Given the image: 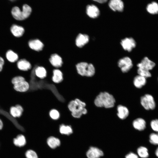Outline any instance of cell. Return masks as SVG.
I'll return each instance as SVG.
<instances>
[{
    "label": "cell",
    "instance_id": "1",
    "mask_svg": "<svg viewBox=\"0 0 158 158\" xmlns=\"http://www.w3.org/2000/svg\"><path fill=\"white\" fill-rule=\"evenodd\" d=\"M86 106V104L84 102L76 98L69 102L68 107L73 117L79 118L83 115H85L87 113Z\"/></svg>",
    "mask_w": 158,
    "mask_h": 158
},
{
    "label": "cell",
    "instance_id": "2",
    "mask_svg": "<svg viewBox=\"0 0 158 158\" xmlns=\"http://www.w3.org/2000/svg\"><path fill=\"white\" fill-rule=\"evenodd\" d=\"M95 104L98 107L110 108L113 107L115 100L113 96L107 92H100L95 98Z\"/></svg>",
    "mask_w": 158,
    "mask_h": 158
},
{
    "label": "cell",
    "instance_id": "3",
    "mask_svg": "<svg viewBox=\"0 0 158 158\" xmlns=\"http://www.w3.org/2000/svg\"><path fill=\"white\" fill-rule=\"evenodd\" d=\"M78 74L81 76L91 77L95 72V69L94 65L91 63L82 62L78 63L76 65Z\"/></svg>",
    "mask_w": 158,
    "mask_h": 158
},
{
    "label": "cell",
    "instance_id": "4",
    "mask_svg": "<svg viewBox=\"0 0 158 158\" xmlns=\"http://www.w3.org/2000/svg\"><path fill=\"white\" fill-rule=\"evenodd\" d=\"M31 12V7L28 5L25 4L23 6L22 11L18 7H14L12 9L11 13L12 16L15 19L22 20L28 18Z\"/></svg>",
    "mask_w": 158,
    "mask_h": 158
},
{
    "label": "cell",
    "instance_id": "5",
    "mask_svg": "<svg viewBox=\"0 0 158 158\" xmlns=\"http://www.w3.org/2000/svg\"><path fill=\"white\" fill-rule=\"evenodd\" d=\"M117 65L123 73L128 72L133 66L131 59L127 56H124L120 59L118 61Z\"/></svg>",
    "mask_w": 158,
    "mask_h": 158
},
{
    "label": "cell",
    "instance_id": "6",
    "mask_svg": "<svg viewBox=\"0 0 158 158\" xmlns=\"http://www.w3.org/2000/svg\"><path fill=\"white\" fill-rule=\"evenodd\" d=\"M140 103L142 106L147 110L154 109L156 106L154 99L152 95L146 94L140 98Z\"/></svg>",
    "mask_w": 158,
    "mask_h": 158
},
{
    "label": "cell",
    "instance_id": "7",
    "mask_svg": "<svg viewBox=\"0 0 158 158\" xmlns=\"http://www.w3.org/2000/svg\"><path fill=\"white\" fill-rule=\"evenodd\" d=\"M120 44L123 49L128 52H131L136 44L135 40L132 37H126L122 39Z\"/></svg>",
    "mask_w": 158,
    "mask_h": 158
},
{
    "label": "cell",
    "instance_id": "8",
    "mask_svg": "<svg viewBox=\"0 0 158 158\" xmlns=\"http://www.w3.org/2000/svg\"><path fill=\"white\" fill-rule=\"evenodd\" d=\"M155 64L154 62L150 60L147 57H145L137 65L138 68H140L150 71L155 66Z\"/></svg>",
    "mask_w": 158,
    "mask_h": 158
},
{
    "label": "cell",
    "instance_id": "9",
    "mask_svg": "<svg viewBox=\"0 0 158 158\" xmlns=\"http://www.w3.org/2000/svg\"><path fill=\"white\" fill-rule=\"evenodd\" d=\"M103 154L102 150L94 147H91L86 153V156L88 158H99Z\"/></svg>",
    "mask_w": 158,
    "mask_h": 158
},
{
    "label": "cell",
    "instance_id": "10",
    "mask_svg": "<svg viewBox=\"0 0 158 158\" xmlns=\"http://www.w3.org/2000/svg\"><path fill=\"white\" fill-rule=\"evenodd\" d=\"M89 37L87 35L80 33L76 38L75 44L78 47H82L89 42Z\"/></svg>",
    "mask_w": 158,
    "mask_h": 158
},
{
    "label": "cell",
    "instance_id": "11",
    "mask_svg": "<svg viewBox=\"0 0 158 158\" xmlns=\"http://www.w3.org/2000/svg\"><path fill=\"white\" fill-rule=\"evenodd\" d=\"M109 6L114 11L122 12L123 11L124 4L121 0H110Z\"/></svg>",
    "mask_w": 158,
    "mask_h": 158
},
{
    "label": "cell",
    "instance_id": "12",
    "mask_svg": "<svg viewBox=\"0 0 158 158\" xmlns=\"http://www.w3.org/2000/svg\"><path fill=\"white\" fill-rule=\"evenodd\" d=\"M86 13L90 17L95 18L98 17L100 12L98 8L96 6L90 5L87 6Z\"/></svg>",
    "mask_w": 158,
    "mask_h": 158
},
{
    "label": "cell",
    "instance_id": "13",
    "mask_svg": "<svg viewBox=\"0 0 158 158\" xmlns=\"http://www.w3.org/2000/svg\"><path fill=\"white\" fill-rule=\"evenodd\" d=\"M13 87L15 90L21 92H26L30 88L29 83L25 80L14 85Z\"/></svg>",
    "mask_w": 158,
    "mask_h": 158
},
{
    "label": "cell",
    "instance_id": "14",
    "mask_svg": "<svg viewBox=\"0 0 158 158\" xmlns=\"http://www.w3.org/2000/svg\"><path fill=\"white\" fill-rule=\"evenodd\" d=\"M17 66L18 69L23 71H28L32 67L30 63L25 59L19 60L17 63Z\"/></svg>",
    "mask_w": 158,
    "mask_h": 158
},
{
    "label": "cell",
    "instance_id": "15",
    "mask_svg": "<svg viewBox=\"0 0 158 158\" xmlns=\"http://www.w3.org/2000/svg\"><path fill=\"white\" fill-rule=\"evenodd\" d=\"M117 116L120 119H124L128 116L129 111L126 107L123 105H119L117 106Z\"/></svg>",
    "mask_w": 158,
    "mask_h": 158
},
{
    "label": "cell",
    "instance_id": "16",
    "mask_svg": "<svg viewBox=\"0 0 158 158\" xmlns=\"http://www.w3.org/2000/svg\"><path fill=\"white\" fill-rule=\"evenodd\" d=\"M51 80L54 83L58 84L61 83L63 80V74L59 69H54L52 71Z\"/></svg>",
    "mask_w": 158,
    "mask_h": 158
},
{
    "label": "cell",
    "instance_id": "17",
    "mask_svg": "<svg viewBox=\"0 0 158 158\" xmlns=\"http://www.w3.org/2000/svg\"><path fill=\"white\" fill-rule=\"evenodd\" d=\"M23 111V107L20 105L17 104L11 107L10 114L14 118L19 117L22 115Z\"/></svg>",
    "mask_w": 158,
    "mask_h": 158
},
{
    "label": "cell",
    "instance_id": "18",
    "mask_svg": "<svg viewBox=\"0 0 158 158\" xmlns=\"http://www.w3.org/2000/svg\"><path fill=\"white\" fill-rule=\"evenodd\" d=\"M49 60L50 63L54 67L58 68L61 67L62 65V58L56 54H52Z\"/></svg>",
    "mask_w": 158,
    "mask_h": 158
},
{
    "label": "cell",
    "instance_id": "19",
    "mask_svg": "<svg viewBox=\"0 0 158 158\" xmlns=\"http://www.w3.org/2000/svg\"><path fill=\"white\" fill-rule=\"evenodd\" d=\"M10 30L13 35L17 37L22 36L25 32L23 27L16 24L12 25L10 28Z\"/></svg>",
    "mask_w": 158,
    "mask_h": 158
},
{
    "label": "cell",
    "instance_id": "20",
    "mask_svg": "<svg viewBox=\"0 0 158 158\" xmlns=\"http://www.w3.org/2000/svg\"><path fill=\"white\" fill-rule=\"evenodd\" d=\"M28 44L31 49L37 51L41 50L44 47L43 43L38 39L30 40L28 42Z\"/></svg>",
    "mask_w": 158,
    "mask_h": 158
},
{
    "label": "cell",
    "instance_id": "21",
    "mask_svg": "<svg viewBox=\"0 0 158 158\" xmlns=\"http://www.w3.org/2000/svg\"><path fill=\"white\" fill-rule=\"evenodd\" d=\"M133 126L135 129L139 131H142L146 128V123L143 119L138 118L133 121Z\"/></svg>",
    "mask_w": 158,
    "mask_h": 158
},
{
    "label": "cell",
    "instance_id": "22",
    "mask_svg": "<svg viewBox=\"0 0 158 158\" xmlns=\"http://www.w3.org/2000/svg\"><path fill=\"white\" fill-rule=\"evenodd\" d=\"M59 130L61 134L67 135H70L73 132L71 126L64 124H61L59 126Z\"/></svg>",
    "mask_w": 158,
    "mask_h": 158
},
{
    "label": "cell",
    "instance_id": "23",
    "mask_svg": "<svg viewBox=\"0 0 158 158\" xmlns=\"http://www.w3.org/2000/svg\"><path fill=\"white\" fill-rule=\"evenodd\" d=\"M146 78L139 75L136 76L133 79V83L135 87L141 88L146 83Z\"/></svg>",
    "mask_w": 158,
    "mask_h": 158
},
{
    "label": "cell",
    "instance_id": "24",
    "mask_svg": "<svg viewBox=\"0 0 158 158\" xmlns=\"http://www.w3.org/2000/svg\"><path fill=\"white\" fill-rule=\"evenodd\" d=\"M47 143L51 148L54 149L60 145L61 142L59 138L51 136L47 138Z\"/></svg>",
    "mask_w": 158,
    "mask_h": 158
},
{
    "label": "cell",
    "instance_id": "25",
    "mask_svg": "<svg viewBox=\"0 0 158 158\" xmlns=\"http://www.w3.org/2000/svg\"><path fill=\"white\" fill-rule=\"evenodd\" d=\"M35 75L40 79H44L47 76V73L46 69L43 67L38 66L35 70Z\"/></svg>",
    "mask_w": 158,
    "mask_h": 158
},
{
    "label": "cell",
    "instance_id": "26",
    "mask_svg": "<svg viewBox=\"0 0 158 158\" xmlns=\"http://www.w3.org/2000/svg\"><path fill=\"white\" fill-rule=\"evenodd\" d=\"M13 142L16 146L21 147L24 146L26 143L25 137L22 134H19L13 139Z\"/></svg>",
    "mask_w": 158,
    "mask_h": 158
},
{
    "label": "cell",
    "instance_id": "27",
    "mask_svg": "<svg viewBox=\"0 0 158 158\" xmlns=\"http://www.w3.org/2000/svg\"><path fill=\"white\" fill-rule=\"evenodd\" d=\"M146 9L151 14H157L158 13V4L156 2H152L147 5Z\"/></svg>",
    "mask_w": 158,
    "mask_h": 158
},
{
    "label": "cell",
    "instance_id": "28",
    "mask_svg": "<svg viewBox=\"0 0 158 158\" xmlns=\"http://www.w3.org/2000/svg\"><path fill=\"white\" fill-rule=\"evenodd\" d=\"M6 56L7 60L12 63L16 61L18 59V55L11 50H9L7 51Z\"/></svg>",
    "mask_w": 158,
    "mask_h": 158
},
{
    "label": "cell",
    "instance_id": "29",
    "mask_svg": "<svg viewBox=\"0 0 158 158\" xmlns=\"http://www.w3.org/2000/svg\"><path fill=\"white\" fill-rule=\"evenodd\" d=\"M137 153L139 156L142 158H147L149 156L148 149L143 146H141L137 150Z\"/></svg>",
    "mask_w": 158,
    "mask_h": 158
},
{
    "label": "cell",
    "instance_id": "30",
    "mask_svg": "<svg viewBox=\"0 0 158 158\" xmlns=\"http://www.w3.org/2000/svg\"><path fill=\"white\" fill-rule=\"evenodd\" d=\"M49 115L50 118L54 120H58L60 117V114L58 110L52 109L49 111Z\"/></svg>",
    "mask_w": 158,
    "mask_h": 158
},
{
    "label": "cell",
    "instance_id": "31",
    "mask_svg": "<svg viewBox=\"0 0 158 158\" xmlns=\"http://www.w3.org/2000/svg\"><path fill=\"white\" fill-rule=\"evenodd\" d=\"M149 141L152 144L158 145V133H152L149 136Z\"/></svg>",
    "mask_w": 158,
    "mask_h": 158
},
{
    "label": "cell",
    "instance_id": "32",
    "mask_svg": "<svg viewBox=\"0 0 158 158\" xmlns=\"http://www.w3.org/2000/svg\"><path fill=\"white\" fill-rule=\"evenodd\" d=\"M137 73L138 75L146 78L151 76V74L149 71L145 69L138 68L137 70Z\"/></svg>",
    "mask_w": 158,
    "mask_h": 158
},
{
    "label": "cell",
    "instance_id": "33",
    "mask_svg": "<svg viewBox=\"0 0 158 158\" xmlns=\"http://www.w3.org/2000/svg\"><path fill=\"white\" fill-rule=\"evenodd\" d=\"M25 156L27 158H38L36 152L31 150H28L26 152Z\"/></svg>",
    "mask_w": 158,
    "mask_h": 158
},
{
    "label": "cell",
    "instance_id": "34",
    "mask_svg": "<svg viewBox=\"0 0 158 158\" xmlns=\"http://www.w3.org/2000/svg\"><path fill=\"white\" fill-rule=\"evenodd\" d=\"M152 129L154 131L158 133V119L152 120L150 123Z\"/></svg>",
    "mask_w": 158,
    "mask_h": 158
},
{
    "label": "cell",
    "instance_id": "35",
    "mask_svg": "<svg viewBox=\"0 0 158 158\" xmlns=\"http://www.w3.org/2000/svg\"><path fill=\"white\" fill-rule=\"evenodd\" d=\"M25 80V78L21 76H17L12 79L11 82L14 85Z\"/></svg>",
    "mask_w": 158,
    "mask_h": 158
},
{
    "label": "cell",
    "instance_id": "36",
    "mask_svg": "<svg viewBox=\"0 0 158 158\" xmlns=\"http://www.w3.org/2000/svg\"><path fill=\"white\" fill-rule=\"evenodd\" d=\"M125 158H139L138 156L133 152H130L125 156Z\"/></svg>",
    "mask_w": 158,
    "mask_h": 158
},
{
    "label": "cell",
    "instance_id": "37",
    "mask_svg": "<svg viewBox=\"0 0 158 158\" xmlns=\"http://www.w3.org/2000/svg\"><path fill=\"white\" fill-rule=\"evenodd\" d=\"M4 61L2 57L0 56V72L3 70Z\"/></svg>",
    "mask_w": 158,
    "mask_h": 158
},
{
    "label": "cell",
    "instance_id": "38",
    "mask_svg": "<svg viewBox=\"0 0 158 158\" xmlns=\"http://www.w3.org/2000/svg\"><path fill=\"white\" fill-rule=\"evenodd\" d=\"M100 3H103L106 2L107 0H93Z\"/></svg>",
    "mask_w": 158,
    "mask_h": 158
},
{
    "label": "cell",
    "instance_id": "39",
    "mask_svg": "<svg viewBox=\"0 0 158 158\" xmlns=\"http://www.w3.org/2000/svg\"><path fill=\"white\" fill-rule=\"evenodd\" d=\"M3 123L1 120L0 119V130H1L3 127Z\"/></svg>",
    "mask_w": 158,
    "mask_h": 158
},
{
    "label": "cell",
    "instance_id": "40",
    "mask_svg": "<svg viewBox=\"0 0 158 158\" xmlns=\"http://www.w3.org/2000/svg\"><path fill=\"white\" fill-rule=\"evenodd\" d=\"M155 154L156 156L158 157V147L157 148L155 152Z\"/></svg>",
    "mask_w": 158,
    "mask_h": 158
},
{
    "label": "cell",
    "instance_id": "41",
    "mask_svg": "<svg viewBox=\"0 0 158 158\" xmlns=\"http://www.w3.org/2000/svg\"><path fill=\"white\" fill-rule=\"evenodd\" d=\"M9 0L11 1H15L16 0Z\"/></svg>",
    "mask_w": 158,
    "mask_h": 158
}]
</instances>
